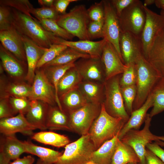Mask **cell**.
Returning <instances> with one entry per match:
<instances>
[{
    "label": "cell",
    "mask_w": 164,
    "mask_h": 164,
    "mask_svg": "<svg viewBox=\"0 0 164 164\" xmlns=\"http://www.w3.org/2000/svg\"><path fill=\"white\" fill-rule=\"evenodd\" d=\"M11 12L12 26L22 36L46 48L58 44L60 38L46 30L36 19L14 8H11Z\"/></svg>",
    "instance_id": "1"
},
{
    "label": "cell",
    "mask_w": 164,
    "mask_h": 164,
    "mask_svg": "<svg viewBox=\"0 0 164 164\" xmlns=\"http://www.w3.org/2000/svg\"><path fill=\"white\" fill-rule=\"evenodd\" d=\"M134 63L137 74L135 84L136 94L133 104V111L143 105L162 77L142 53L136 57Z\"/></svg>",
    "instance_id": "2"
},
{
    "label": "cell",
    "mask_w": 164,
    "mask_h": 164,
    "mask_svg": "<svg viewBox=\"0 0 164 164\" xmlns=\"http://www.w3.org/2000/svg\"><path fill=\"white\" fill-rule=\"evenodd\" d=\"M126 123L121 118L109 115L102 103L100 113L93 123L88 133L96 150L104 142L118 134Z\"/></svg>",
    "instance_id": "3"
},
{
    "label": "cell",
    "mask_w": 164,
    "mask_h": 164,
    "mask_svg": "<svg viewBox=\"0 0 164 164\" xmlns=\"http://www.w3.org/2000/svg\"><path fill=\"white\" fill-rule=\"evenodd\" d=\"M56 21L59 26L74 37L80 40H90L88 28L91 21L84 5L76 6L68 12L60 15Z\"/></svg>",
    "instance_id": "4"
},
{
    "label": "cell",
    "mask_w": 164,
    "mask_h": 164,
    "mask_svg": "<svg viewBox=\"0 0 164 164\" xmlns=\"http://www.w3.org/2000/svg\"><path fill=\"white\" fill-rule=\"evenodd\" d=\"M96 150L89 135H81L65 147L64 152L55 164H84L90 161Z\"/></svg>",
    "instance_id": "5"
},
{
    "label": "cell",
    "mask_w": 164,
    "mask_h": 164,
    "mask_svg": "<svg viewBox=\"0 0 164 164\" xmlns=\"http://www.w3.org/2000/svg\"><path fill=\"white\" fill-rule=\"evenodd\" d=\"M120 75L114 77L104 83L105 110L111 116L120 118L126 122L129 118L124 104L120 85Z\"/></svg>",
    "instance_id": "6"
},
{
    "label": "cell",
    "mask_w": 164,
    "mask_h": 164,
    "mask_svg": "<svg viewBox=\"0 0 164 164\" xmlns=\"http://www.w3.org/2000/svg\"><path fill=\"white\" fill-rule=\"evenodd\" d=\"M151 119L149 114H147L143 129L140 130L131 129L121 140L134 150L139 158L140 164H146L145 153L147 145L153 141L160 140V136L153 134L150 130Z\"/></svg>",
    "instance_id": "7"
},
{
    "label": "cell",
    "mask_w": 164,
    "mask_h": 164,
    "mask_svg": "<svg viewBox=\"0 0 164 164\" xmlns=\"http://www.w3.org/2000/svg\"><path fill=\"white\" fill-rule=\"evenodd\" d=\"M118 18L121 32H129L141 38L146 19L141 1L135 0L122 11Z\"/></svg>",
    "instance_id": "8"
},
{
    "label": "cell",
    "mask_w": 164,
    "mask_h": 164,
    "mask_svg": "<svg viewBox=\"0 0 164 164\" xmlns=\"http://www.w3.org/2000/svg\"><path fill=\"white\" fill-rule=\"evenodd\" d=\"M101 104L88 102L80 108L67 112L72 132L81 135L88 134L91 125L100 113Z\"/></svg>",
    "instance_id": "9"
},
{
    "label": "cell",
    "mask_w": 164,
    "mask_h": 164,
    "mask_svg": "<svg viewBox=\"0 0 164 164\" xmlns=\"http://www.w3.org/2000/svg\"><path fill=\"white\" fill-rule=\"evenodd\" d=\"M103 2L104 12L103 39L114 46L124 63L119 46L121 29L118 17L110 1L104 0Z\"/></svg>",
    "instance_id": "10"
},
{
    "label": "cell",
    "mask_w": 164,
    "mask_h": 164,
    "mask_svg": "<svg viewBox=\"0 0 164 164\" xmlns=\"http://www.w3.org/2000/svg\"><path fill=\"white\" fill-rule=\"evenodd\" d=\"M144 7L146 14V19L141 39L142 54L146 59L155 37L164 27V18L147 7L144 6Z\"/></svg>",
    "instance_id": "11"
},
{
    "label": "cell",
    "mask_w": 164,
    "mask_h": 164,
    "mask_svg": "<svg viewBox=\"0 0 164 164\" xmlns=\"http://www.w3.org/2000/svg\"><path fill=\"white\" fill-rule=\"evenodd\" d=\"M29 99L41 101L50 105L56 103L54 87L42 68L36 69Z\"/></svg>",
    "instance_id": "12"
},
{
    "label": "cell",
    "mask_w": 164,
    "mask_h": 164,
    "mask_svg": "<svg viewBox=\"0 0 164 164\" xmlns=\"http://www.w3.org/2000/svg\"><path fill=\"white\" fill-rule=\"evenodd\" d=\"M101 59L104 68L105 80L122 74L127 67L121 61L114 46L106 40Z\"/></svg>",
    "instance_id": "13"
},
{
    "label": "cell",
    "mask_w": 164,
    "mask_h": 164,
    "mask_svg": "<svg viewBox=\"0 0 164 164\" xmlns=\"http://www.w3.org/2000/svg\"><path fill=\"white\" fill-rule=\"evenodd\" d=\"M82 79L101 83L105 80V69L101 58H81L75 62Z\"/></svg>",
    "instance_id": "14"
},
{
    "label": "cell",
    "mask_w": 164,
    "mask_h": 164,
    "mask_svg": "<svg viewBox=\"0 0 164 164\" xmlns=\"http://www.w3.org/2000/svg\"><path fill=\"white\" fill-rule=\"evenodd\" d=\"M0 63L4 71L15 80H25L28 70L26 63L22 62L0 44Z\"/></svg>",
    "instance_id": "15"
},
{
    "label": "cell",
    "mask_w": 164,
    "mask_h": 164,
    "mask_svg": "<svg viewBox=\"0 0 164 164\" xmlns=\"http://www.w3.org/2000/svg\"><path fill=\"white\" fill-rule=\"evenodd\" d=\"M26 152L24 142L19 140L15 134L2 135L0 137V164H9L11 160L19 158Z\"/></svg>",
    "instance_id": "16"
},
{
    "label": "cell",
    "mask_w": 164,
    "mask_h": 164,
    "mask_svg": "<svg viewBox=\"0 0 164 164\" xmlns=\"http://www.w3.org/2000/svg\"><path fill=\"white\" fill-rule=\"evenodd\" d=\"M119 46L126 65L134 63L136 57L142 53L141 38L129 32H121Z\"/></svg>",
    "instance_id": "17"
},
{
    "label": "cell",
    "mask_w": 164,
    "mask_h": 164,
    "mask_svg": "<svg viewBox=\"0 0 164 164\" xmlns=\"http://www.w3.org/2000/svg\"><path fill=\"white\" fill-rule=\"evenodd\" d=\"M0 41L5 49L20 60L27 63L22 36L12 26L8 29L0 31Z\"/></svg>",
    "instance_id": "18"
},
{
    "label": "cell",
    "mask_w": 164,
    "mask_h": 164,
    "mask_svg": "<svg viewBox=\"0 0 164 164\" xmlns=\"http://www.w3.org/2000/svg\"><path fill=\"white\" fill-rule=\"evenodd\" d=\"M36 128L31 124L25 115L21 114L12 117L0 119V132L2 135L15 134L19 132L32 136Z\"/></svg>",
    "instance_id": "19"
},
{
    "label": "cell",
    "mask_w": 164,
    "mask_h": 164,
    "mask_svg": "<svg viewBox=\"0 0 164 164\" xmlns=\"http://www.w3.org/2000/svg\"><path fill=\"white\" fill-rule=\"evenodd\" d=\"M22 36L28 66L25 80L32 85L35 75L37 63L48 48L37 45L27 37Z\"/></svg>",
    "instance_id": "20"
},
{
    "label": "cell",
    "mask_w": 164,
    "mask_h": 164,
    "mask_svg": "<svg viewBox=\"0 0 164 164\" xmlns=\"http://www.w3.org/2000/svg\"><path fill=\"white\" fill-rule=\"evenodd\" d=\"M0 77V99L10 97H23L29 99L32 91V85L24 81H9Z\"/></svg>",
    "instance_id": "21"
},
{
    "label": "cell",
    "mask_w": 164,
    "mask_h": 164,
    "mask_svg": "<svg viewBox=\"0 0 164 164\" xmlns=\"http://www.w3.org/2000/svg\"><path fill=\"white\" fill-rule=\"evenodd\" d=\"M146 59L162 77H164V27L155 37Z\"/></svg>",
    "instance_id": "22"
},
{
    "label": "cell",
    "mask_w": 164,
    "mask_h": 164,
    "mask_svg": "<svg viewBox=\"0 0 164 164\" xmlns=\"http://www.w3.org/2000/svg\"><path fill=\"white\" fill-rule=\"evenodd\" d=\"M49 105L41 101L30 100L29 109L25 115L28 121L36 129H47L46 123Z\"/></svg>",
    "instance_id": "23"
},
{
    "label": "cell",
    "mask_w": 164,
    "mask_h": 164,
    "mask_svg": "<svg viewBox=\"0 0 164 164\" xmlns=\"http://www.w3.org/2000/svg\"><path fill=\"white\" fill-rule=\"evenodd\" d=\"M105 42L106 40L104 39L94 41L89 40L72 41L60 38L58 44H63L87 54L91 58L97 59L101 58L103 48Z\"/></svg>",
    "instance_id": "24"
},
{
    "label": "cell",
    "mask_w": 164,
    "mask_h": 164,
    "mask_svg": "<svg viewBox=\"0 0 164 164\" xmlns=\"http://www.w3.org/2000/svg\"><path fill=\"white\" fill-rule=\"evenodd\" d=\"M153 104V97L150 93L143 105L132 113L128 120L118 134V138L120 140L129 130L133 129L139 130L144 122H145L148 111L152 107Z\"/></svg>",
    "instance_id": "25"
},
{
    "label": "cell",
    "mask_w": 164,
    "mask_h": 164,
    "mask_svg": "<svg viewBox=\"0 0 164 164\" xmlns=\"http://www.w3.org/2000/svg\"><path fill=\"white\" fill-rule=\"evenodd\" d=\"M46 126L50 130L71 131L68 113L55 105H49Z\"/></svg>",
    "instance_id": "26"
},
{
    "label": "cell",
    "mask_w": 164,
    "mask_h": 164,
    "mask_svg": "<svg viewBox=\"0 0 164 164\" xmlns=\"http://www.w3.org/2000/svg\"><path fill=\"white\" fill-rule=\"evenodd\" d=\"M118 135L103 143L92 153L90 159L97 164H111L119 140Z\"/></svg>",
    "instance_id": "27"
},
{
    "label": "cell",
    "mask_w": 164,
    "mask_h": 164,
    "mask_svg": "<svg viewBox=\"0 0 164 164\" xmlns=\"http://www.w3.org/2000/svg\"><path fill=\"white\" fill-rule=\"evenodd\" d=\"M25 152L36 155L48 164H55L63 153L49 148L37 145L30 141H24Z\"/></svg>",
    "instance_id": "28"
},
{
    "label": "cell",
    "mask_w": 164,
    "mask_h": 164,
    "mask_svg": "<svg viewBox=\"0 0 164 164\" xmlns=\"http://www.w3.org/2000/svg\"><path fill=\"white\" fill-rule=\"evenodd\" d=\"M75 62L73 61L63 65L41 67L44 70L47 78L54 87L56 103L57 106L62 110H63L58 94V84L60 80L67 71L75 66Z\"/></svg>",
    "instance_id": "29"
},
{
    "label": "cell",
    "mask_w": 164,
    "mask_h": 164,
    "mask_svg": "<svg viewBox=\"0 0 164 164\" xmlns=\"http://www.w3.org/2000/svg\"><path fill=\"white\" fill-rule=\"evenodd\" d=\"M78 88L88 102L101 104L104 83L84 80L78 85Z\"/></svg>",
    "instance_id": "30"
},
{
    "label": "cell",
    "mask_w": 164,
    "mask_h": 164,
    "mask_svg": "<svg viewBox=\"0 0 164 164\" xmlns=\"http://www.w3.org/2000/svg\"><path fill=\"white\" fill-rule=\"evenodd\" d=\"M59 98L63 110L67 112L80 108L88 102L78 87L64 94Z\"/></svg>",
    "instance_id": "31"
},
{
    "label": "cell",
    "mask_w": 164,
    "mask_h": 164,
    "mask_svg": "<svg viewBox=\"0 0 164 164\" xmlns=\"http://www.w3.org/2000/svg\"><path fill=\"white\" fill-rule=\"evenodd\" d=\"M131 162L140 163L138 157L132 147L119 139L111 164H128Z\"/></svg>",
    "instance_id": "32"
},
{
    "label": "cell",
    "mask_w": 164,
    "mask_h": 164,
    "mask_svg": "<svg viewBox=\"0 0 164 164\" xmlns=\"http://www.w3.org/2000/svg\"><path fill=\"white\" fill-rule=\"evenodd\" d=\"M82 80L75 66L68 70L58 83L57 91L59 97L70 90L78 87Z\"/></svg>",
    "instance_id": "33"
},
{
    "label": "cell",
    "mask_w": 164,
    "mask_h": 164,
    "mask_svg": "<svg viewBox=\"0 0 164 164\" xmlns=\"http://www.w3.org/2000/svg\"><path fill=\"white\" fill-rule=\"evenodd\" d=\"M31 138L39 142L58 148L65 147L70 142L67 136L51 131L34 133Z\"/></svg>",
    "instance_id": "34"
},
{
    "label": "cell",
    "mask_w": 164,
    "mask_h": 164,
    "mask_svg": "<svg viewBox=\"0 0 164 164\" xmlns=\"http://www.w3.org/2000/svg\"><path fill=\"white\" fill-rule=\"evenodd\" d=\"M91 57V56L87 54L68 47L54 59L42 67L63 65L76 61L79 59Z\"/></svg>",
    "instance_id": "35"
},
{
    "label": "cell",
    "mask_w": 164,
    "mask_h": 164,
    "mask_svg": "<svg viewBox=\"0 0 164 164\" xmlns=\"http://www.w3.org/2000/svg\"><path fill=\"white\" fill-rule=\"evenodd\" d=\"M151 93L153 97V104L149 114L152 118L164 111V77L160 79Z\"/></svg>",
    "instance_id": "36"
},
{
    "label": "cell",
    "mask_w": 164,
    "mask_h": 164,
    "mask_svg": "<svg viewBox=\"0 0 164 164\" xmlns=\"http://www.w3.org/2000/svg\"><path fill=\"white\" fill-rule=\"evenodd\" d=\"M36 19L45 29L57 36L67 40H72L74 37L59 26L55 20L50 19Z\"/></svg>",
    "instance_id": "37"
},
{
    "label": "cell",
    "mask_w": 164,
    "mask_h": 164,
    "mask_svg": "<svg viewBox=\"0 0 164 164\" xmlns=\"http://www.w3.org/2000/svg\"><path fill=\"white\" fill-rule=\"evenodd\" d=\"M67 47L66 46L61 44L52 45L50 48L47 49L38 62L36 69L41 68L45 64L53 60Z\"/></svg>",
    "instance_id": "38"
},
{
    "label": "cell",
    "mask_w": 164,
    "mask_h": 164,
    "mask_svg": "<svg viewBox=\"0 0 164 164\" xmlns=\"http://www.w3.org/2000/svg\"><path fill=\"white\" fill-rule=\"evenodd\" d=\"M1 5H4L14 8L30 17L31 10L34 8L28 0H1Z\"/></svg>",
    "instance_id": "39"
},
{
    "label": "cell",
    "mask_w": 164,
    "mask_h": 164,
    "mask_svg": "<svg viewBox=\"0 0 164 164\" xmlns=\"http://www.w3.org/2000/svg\"><path fill=\"white\" fill-rule=\"evenodd\" d=\"M126 111L130 115L133 111V105L136 94L135 85L121 87Z\"/></svg>",
    "instance_id": "40"
},
{
    "label": "cell",
    "mask_w": 164,
    "mask_h": 164,
    "mask_svg": "<svg viewBox=\"0 0 164 164\" xmlns=\"http://www.w3.org/2000/svg\"><path fill=\"white\" fill-rule=\"evenodd\" d=\"M15 115L21 114L25 115L29 107L30 100L23 97H12L8 98Z\"/></svg>",
    "instance_id": "41"
},
{
    "label": "cell",
    "mask_w": 164,
    "mask_h": 164,
    "mask_svg": "<svg viewBox=\"0 0 164 164\" xmlns=\"http://www.w3.org/2000/svg\"><path fill=\"white\" fill-rule=\"evenodd\" d=\"M127 65V67L120 77V85L121 87L135 85L137 74L134 62Z\"/></svg>",
    "instance_id": "42"
},
{
    "label": "cell",
    "mask_w": 164,
    "mask_h": 164,
    "mask_svg": "<svg viewBox=\"0 0 164 164\" xmlns=\"http://www.w3.org/2000/svg\"><path fill=\"white\" fill-rule=\"evenodd\" d=\"M30 14L34 15L37 18L50 19L56 20L59 15L54 7H42L41 8H33L30 11Z\"/></svg>",
    "instance_id": "43"
},
{
    "label": "cell",
    "mask_w": 164,
    "mask_h": 164,
    "mask_svg": "<svg viewBox=\"0 0 164 164\" xmlns=\"http://www.w3.org/2000/svg\"><path fill=\"white\" fill-rule=\"evenodd\" d=\"M87 12L91 21L104 20V12L103 1L92 5L87 9Z\"/></svg>",
    "instance_id": "44"
},
{
    "label": "cell",
    "mask_w": 164,
    "mask_h": 164,
    "mask_svg": "<svg viewBox=\"0 0 164 164\" xmlns=\"http://www.w3.org/2000/svg\"><path fill=\"white\" fill-rule=\"evenodd\" d=\"M11 8L0 6V31L7 30L12 26Z\"/></svg>",
    "instance_id": "45"
},
{
    "label": "cell",
    "mask_w": 164,
    "mask_h": 164,
    "mask_svg": "<svg viewBox=\"0 0 164 164\" xmlns=\"http://www.w3.org/2000/svg\"><path fill=\"white\" fill-rule=\"evenodd\" d=\"M104 20L101 21H90L88 28V32L90 39H103Z\"/></svg>",
    "instance_id": "46"
},
{
    "label": "cell",
    "mask_w": 164,
    "mask_h": 164,
    "mask_svg": "<svg viewBox=\"0 0 164 164\" xmlns=\"http://www.w3.org/2000/svg\"><path fill=\"white\" fill-rule=\"evenodd\" d=\"M15 115L9 104L8 98L0 99V118H7Z\"/></svg>",
    "instance_id": "47"
},
{
    "label": "cell",
    "mask_w": 164,
    "mask_h": 164,
    "mask_svg": "<svg viewBox=\"0 0 164 164\" xmlns=\"http://www.w3.org/2000/svg\"><path fill=\"white\" fill-rule=\"evenodd\" d=\"M135 0H112L110 1L116 13L119 16L122 11Z\"/></svg>",
    "instance_id": "48"
},
{
    "label": "cell",
    "mask_w": 164,
    "mask_h": 164,
    "mask_svg": "<svg viewBox=\"0 0 164 164\" xmlns=\"http://www.w3.org/2000/svg\"><path fill=\"white\" fill-rule=\"evenodd\" d=\"M77 0H55L54 6L59 13L64 14L69 5L71 3L77 2Z\"/></svg>",
    "instance_id": "49"
},
{
    "label": "cell",
    "mask_w": 164,
    "mask_h": 164,
    "mask_svg": "<svg viewBox=\"0 0 164 164\" xmlns=\"http://www.w3.org/2000/svg\"><path fill=\"white\" fill-rule=\"evenodd\" d=\"M146 148L154 153L164 163V149L155 142L148 144Z\"/></svg>",
    "instance_id": "50"
},
{
    "label": "cell",
    "mask_w": 164,
    "mask_h": 164,
    "mask_svg": "<svg viewBox=\"0 0 164 164\" xmlns=\"http://www.w3.org/2000/svg\"><path fill=\"white\" fill-rule=\"evenodd\" d=\"M146 164H164L152 152L146 148L145 153Z\"/></svg>",
    "instance_id": "51"
},
{
    "label": "cell",
    "mask_w": 164,
    "mask_h": 164,
    "mask_svg": "<svg viewBox=\"0 0 164 164\" xmlns=\"http://www.w3.org/2000/svg\"><path fill=\"white\" fill-rule=\"evenodd\" d=\"M34 161V158L33 157L28 155L21 158H19L9 164H32Z\"/></svg>",
    "instance_id": "52"
},
{
    "label": "cell",
    "mask_w": 164,
    "mask_h": 164,
    "mask_svg": "<svg viewBox=\"0 0 164 164\" xmlns=\"http://www.w3.org/2000/svg\"><path fill=\"white\" fill-rule=\"evenodd\" d=\"M54 0H38V3L42 7H54Z\"/></svg>",
    "instance_id": "53"
},
{
    "label": "cell",
    "mask_w": 164,
    "mask_h": 164,
    "mask_svg": "<svg viewBox=\"0 0 164 164\" xmlns=\"http://www.w3.org/2000/svg\"><path fill=\"white\" fill-rule=\"evenodd\" d=\"M154 4L157 8L164 10V0H155Z\"/></svg>",
    "instance_id": "54"
},
{
    "label": "cell",
    "mask_w": 164,
    "mask_h": 164,
    "mask_svg": "<svg viewBox=\"0 0 164 164\" xmlns=\"http://www.w3.org/2000/svg\"><path fill=\"white\" fill-rule=\"evenodd\" d=\"M157 144L160 146H164V136H160V140L155 142Z\"/></svg>",
    "instance_id": "55"
},
{
    "label": "cell",
    "mask_w": 164,
    "mask_h": 164,
    "mask_svg": "<svg viewBox=\"0 0 164 164\" xmlns=\"http://www.w3.org/2000/svg\"><path fill=\"white\" fill-rule=\"evenodd\" d=\"M155 0H145L143 5L145 7L155 3Z\"/></svg>",
    "instance_id": "56"
},
{
    "label": "cell",
    "mask_w": 164,
    "mask_h": 164,
    "mask_svg": "<svg viewBox=\"0 0 164 164\" xmlns=\"http://www.w3.org/2000/svg\"><path fill=\"white\" fill-rule=\"evenodd\" d=\"M36 164H48L46 163L43 161L41 160V159H39L37 160Z\"/></svg>",
    "instance_id": "57"
},
{
    "label": "cell",
    "mask_w": 164,
    "mask_h": 164,
    "mask_svg": "<svg viewBox=\"0 0 164 164\" xmlns=\"http://www.w3.org/2000/svg\"><path fill=\"white\" fill-rule=\"evenodd\" d=\"M84 164H97L92 161H89Z\"/></svg>",
    "instance_id": "58"
},
{
    "label": "cell",
    "mask_w": 164,
    "mask_h": 164,
    "mask_svg": "<svg viewBox=\"0 0 164 164\" xmlns=\"http://www.w3.org/2000/svg\"><path fill=\"white\" fill-rule=\"evenodd\" d=\"M164 18V10H161L160 12V14Z\"/></svg>",
    "instance_id": "59"
},
{
    "label": "cell",
    "mask_w": 164,
    "mask_h": 164,
    "mask_svg": "<svg viewBox=\"0 0 164 164\" xmlns=\"http://www.w3.org/2000/svg\"><path fill=\"white\" fill-rule=\"evenodd\" d=\"M138 163L135 162H131L128 163V164H138Z\"/></svg>",
    "instance_id": "60"
}]
</instances>
